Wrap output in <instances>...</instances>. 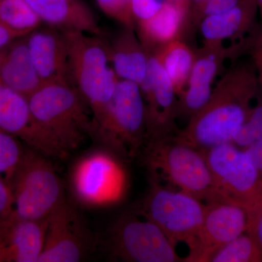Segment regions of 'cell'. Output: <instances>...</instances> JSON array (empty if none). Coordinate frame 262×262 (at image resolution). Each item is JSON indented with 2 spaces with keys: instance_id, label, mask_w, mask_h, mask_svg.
Masks as SVG:
<instances>
[{
  "instance_id": "16",
  "label": "cell",
  "mask_w": 262,
  "mask_h": 262,
  "mask_svg": "<svg viewBox=\"0 0 262 262\" xmlns=\"http://www.w3.org/2000/svg\"><path fill=\"white\" fill-rule=\"evenodd\" d=\"M29 57L42 84L70 82L67 41L55 28L35 29L26 36Z\"/></svg>"
},
{
  "instance_id": "6",
  "label": "cell",
  "mask_w": 262,
  "mask_h": 262,
  "mask_svg": "<svg viewBox=\"0 0 262 262\" xmlns=\"http://www.w3.org/2000/svg\"><path fill=\"white\" fill-rule=\"evenodd\" d=\"M146 166L152 178L160 177L202 202L218 196L202 151L170 137L146 144L143 149Z\"/></svg>"
},
{
  "instance_id": "11",
  "label": "cell",
  "mask_w": 262,
  "mask_h": 262,
  "mask_svg": "<svg viewBox=\"0 0 262 262\" xmlns=\"http://www.w3.org/2000/svg\"><path fill=\"white\" fill-rule=\"evenodd\" d=\"M205 205L203 224L183 261L210 262L220 248L248 230L249 215L243 207L220 196Z\"/></svg>"
},
{
  "instance_id": "9",
  "label": "cell",
  "mask_w": 262,
  "mask_h": 262,
  "mask_svg": "<svg viewBox=\"0 0 262 262\" xmlns=\"http://www.w3.org/2000/svg\"><path fill=\"white\" fill-rule=\"evenodd\" d=\"M206 205L182 191L165 189L155 180L141 206L140 214L163 230L174 245H189L199 232Z\"/></svg>"
},
{
  "instance_id": "17",
  "label": "cell",
  "mask_w": 262,
  "mask_h": 262,
  "mask_svg": "<svg viewBox=\"0 0 262 262\" xmlns=\"http://www.w3.org/2000/svg\"><path fill=\"white\" fill-rule=\"evenodd\" d=\"M48 220H24L12 214L0 222V262H38Z\"/></svg>"
},
{
  "instance_id": "35",
  "label": "cell",
  "mask_w": 262,
  "mask_h": 262,
  "mask_svg": "<svg viewBox=\"0 0 262 262\" xmlns=\"http://www.w3.org/2000/svg\"><path fill=\"white\" fill-rule=\"evenodd\" d=\"M247 232L254 234L262 248V212L258 215L257 219L255 221L251 228L250 229V230L247 231Z\"/></svg>"
},
{
  "instance_id": "25",
  "label": "cell",
  "mask_w": 262,
  "mask_h": 262,
  "mask_svg": "<svg viewBox=\"0 0 262 262\" xmlns=\"http://www.w3.org/2000/svg\"><path fill=\"white\" fill-rule=\"evenodd\" d=\"M0 20L27 34L39 28L42 22L26 0H0Z\"/></svg>"
},
{
  "instance_id": "15",
  "label": "cell",
  "mask_w": 262,
  "mask_h": 262,
  "mask_svg": "<svg viewBox=\"0 0 262 262\" xmlns=\"http://www.w3.org/2000/svg\"><path fill=\"white\" fill-rule=\"evenodd\" d=\"M0 128L48 158L61 159L56 146L33 115L29 98L1 84Z\"/></svg>"
},
{
  "instance_id": "37",
  "label": "cell",
  "mask_w": 262,
  "mask_h": 262,
  "mask_svg": "<svg viewBox=\"0 0 262 262\" xmlns=\"http://www.w3.org/2000/svg\"><path fill=\"white\" fill-rule=\"evenodd\" d=\"M257 3L258 9L260 10V12H261V14L262 16V0H257Z\"/></svg>"
},
{
  "instance_id": "31",
  "label": "cell",
  "mask_w": 262,
  "mask_h": 262,
  "mask_svg": "<svg viewBox=\"0 0 262 262\" xmlns=\"http://www.w3.org/2000/svg\"><path fill=\"white\" fill-rule=\"evenodd\" d=\"M13 190L3 177H0V222L9 218L13 213Z\"/></svg>"
},
{
  "instance_id": "26",
  "label": "cell",
  "mask_w": 262,
  "mask_h": 262,
  "mask_svg": "<svg viewBox=\"0 0 262 262\" xmlns=\"http://www.w3.org/2000/svg\"><path fill=\"white\" fill-rule=\"evenodd\" d=\"M24 150L18 139L0 128V177L9 184Z\"/></svg>"
},
{
  "instance_id": "27",
  "label": "cell",
  "mask_w": 262,
  "mask_h": 262,
  "mask_svg": "<svg viewBox=\"0 0 262 262\" xmlns=\"http://www.w3.org/2000/svg\"><path fill=\"white\" fill-rule=\"evenodd\" d=\"M262 141V100L251 107L244 123L234 136L232 143L236 146L244 147Z\"/></svg>"
},
{
  "instance_id": "10",
  "label": "cell",
  "mask_w": 262,
  "mask_h": 262,
  "mask_svg": "<svg viewBox=\"0 0 262 262\" xmlns=\"http://www.w3.org/2000/svg\"><path fill=\"white\" fill-rule=\"evenodd\" d=\"M175 246L152 222L134 215H125L117 221L110 234V252L124 261H183Z\"/></svg>"
},
{
  "instance_id": "5",
  "label": "cell",
  "mask_w": 262,
  "mask_h": 262,
  "mask_svg": "<svg viewBox=\"0 0 262 262\" xmlns=\"http://www.w3.org/2000/svg\"><path fill=\"white\" fill-rule=\"evenodd\" d=\"M94 139L125 161L140 155L145 146V105L139 84L119 80L113 97L94 125Z\"/></svg>"
},
{
  "instance_id": "29",
  "label": "cell",
  "mask_w": 262,
  "mask_h": 262,
  "mask_svg": "<svg viewBox=\"0 0 262 262\" xmlns=\"http://www.w3.org/2000/svg\"><path fill=\"white\" fill-rule=\"evenodd\" d=\"M98 6L106 15L122 24L123 27L135 28V24L124 12L120 0H96Z\"/></svg>"
},
{
  "instance_id": "3",
  "label": "cell",
  "mask_w": 262,
  "mask_h": 262,
  "mask_svg": "<svg viewBox=\"0 0 262 262\" xmlns=\"http://www.w3.org/2000/svg\"><path fill=\"white\" fill-rule=\"evenodd\" d=\"M124 162L99 144L79 155L68 173L69 190L74 203L86 209L98 210L121 201L128 186Z\"/></svg>"
},
{
  "instance_id": "2",
  "label": "cell",
  "mask_w": 262,
  "mask_h": 262,
  "mask_svg": "<svg viewBox=\"0 0 262 262\" xmlns=\"http://www.w3.org/2000/svg\"><path fill=\"white\" fill-rule=\"evenodd\" d=\"M33 115L65 159L89 138L94 139L91 110L68 82L42 84L29 96Z\"/></svg>"
},
{
  "instance_id": "23",
  "label": "cell",
  "mask_w": 262,
  "mask_h": 262,
  "mask_svg": "<svg viewBox=\"0 0 262 262\" xmlns=\"http://www.w3.org/2000/svg\"><path fill=\"white\" fill-rule=\"evenodd\" d=\"M151 55L168 74L179 98L187 85L195 52L179 39L158 48Z\"/></svg>"
},
{
  "instance_id": "28",
  "label": "cell",
  "mask_w": 262,
  "mask_h": 262,
  "mask_svg": "<svg viewBox=\"0 0 262 262\" xmlns=\"http://www.w3.org/2000/svg\"><path fill=\"white\" fill-rule=\"evenodd\" d=\"M238 2L239 0H191L189 22L200 25L203 19L227 11Z\"/></svg>"
},
{
  "instance_id": "14",
  "label": "cell",
  "mask_w": 262,
  "mask_h": 262,
  "mask_svg": "<svg viewBox=\"0 0 262 262\" xmlns=\"http://www.w3.org/2000/svg\"><path fill=\"white\" fill-rule=\"evenodd\" d=\"M236 46L225 47L222 42H204L195 51V58L184 92L178 98L177 117L190 118L208 102L213 82L225 60L234 53Z\"/></svg>"
},
{
  "instance_id": "12",
  "label": "cell",
  "mask_w": 262,
  "mask_h": 262,
  "mask_svg": "<svg viewBox=\"0 0 262 262\" xmlns=\"http://www.w3.org/2000/svg\"><path fill=\"white\" fill-rule=\"evenodd\" d=\"M92 234L75 203L66 201L48 218L38 262H77L92 249Z\"/></svg>"
},
{
  "instance_id": "34",
  "label": "cell",
  "mask_w": 262,
  "mask_h": 262,
  "mask_svg": "<svg viewBox=\"0 0 262 262\" xmlns=\"http://www.w3.org/2000/svg\"><path fill=\"white\" fill-rule=\"evenodd\" d=\"M252 57L255 67L257 70L258 82L262 88V34L255 43Z\"/></svg>"
},
{
  "instance_id": "18",
  "label": "cell",
  "mask_w": 262,
  "mask_h": 262,
  "mask_svg": "<svg viewBox=\"0 0 262 262\" xmlns=\"http://www.w3.org/2000/svg\"><path fill=\"white\" fill-rule=\"evenodd\" d=\"M42 22L61 32L76 31L102 37L91 10L80 0H26Z\"/></svg>"
},
{
  "instance_id": "33",
  "label": "cell",
  "mask_w": 262,
  "mask_h": 262,
  "mask_svg": "<svg viewBox=\"0 0 262 262\" xmlns=\"http://www.w3.org/2000/svg\"><path fill=\"white\" fill-rule=\"evenodd\" d=\"M245 151L257 169L262 181V141H258L248 146Z\"/></svg>"
},
{
  "instance_id": "8",
  "label": "cell",
  "mask_w": 262,
  "mask_h": 262,
  "mask_svg": "<svg viewBox=\"0 0 262 262\" xmlns=\"http://www.w3.org/2000/svg\"><path fill=\"white\" fill-rule=\"evenodd\" d=\"M202 152L217 195L239 205L249 215L248 230L262 212V181L246 151L228 142Z\"/></svg>"
},
{
  "instance_id": "19",
  "label": "cell",
  "mask_w": 262,
  "mask_h": 262,
  "mask_svg": "<svg viewBox=\"0 0 262 262\" xmlns=\"http://www.w3.org/2000/svg\"><path fill=\"white\" fill-rule=\"evenodd\" d=\"M110 63L120 80L140 85L145 78L149 55L143 47L134 28L123 27L108 39L103 36Z\"/></svg>"
},
{
  "instance_id": "22",
  "label": "cell",
  "mask_w": 262,
  "mask_h": 262,
  "mask_svg": "<svg viewBox=\"0 0 262 262\" xmlns=\"http://www.w3.org/2000/svg\"><path fill=\"white\" fill-rule=\"evenodd\" d=\"M258 10L257 0H239L227 11L203 19L200 26L204 42L223 43L239 37L252 25Z\"/></svg>"
},
{
  "instance_id": "36",
  "label": "cell",
  "mask_w": 262,
  "mask_h": 262,
  "mask_svg": "<svg viewBox=\"0 0 262 262\" xmlns=\"http://www.w3.org/2000/svg\"><path fill=\"white\" fill-rule=\"evenodd\" d=\"M176 4L178 5L179 8H181L184 12L189 15V11H190V5L191 0H173Z\"/></svg>"
},
{
  "instance_id": "30",
  "label": "cell",
  "mask_w": 262,
  "mask_h": 262,
  "mask_svg": "<svg viewBox=\"0 0 262 262\" xmlns=\"http://www.w3.org/2000/svg\"><path fill=\"white\" fill-rule=\"evenodd\" d=\"M165 0H131V8L136 23L150 18L161 8Z\"/></svg>"
},
{
  "instance_id": "13",
  "label": "cell",
  "mask_w": 262,
  "mask_h": 262,
  "mask_svg": "<svg viewBox=\"0 0 262 262\" xmlns=\"http://www.w3.org/2000/svg\"><path fill=\"white\" fill-rule=\"evenodd\" d=\"M145 105L146 144L175 136L178 96L159 61L150 54L145 78L140 85Z\"/></svg>"
},
{
  "instance_id": "32",
  "label": "cell",
  "mask_w": 262,
  "mask_h": 262,
  "mask_svg": "<svg viewBox=\"0 0 262 262\" xmlns=\"http://www.w3.org/2000/svg\"><path fill=\"white\" fill-rule=\"evenodd\" d=\"M27 35L28 34L10 28L0 20V49L6 47L19 38L26 37Z\"/></svg>"
},
{
  "instance_id": "4",
  "label": "cell",
  "mask_w": 262,
  "mask_h": 262,
  "mask_svg": "<svg viewBox=\"0 0 262 262\" xmlns=\"http://www.w3.org/2000/svg\"><path fill=\"white\" fill-rule=\"evenodd\" d=\"M62 32L68 48L70 83L89 106L95 125L120 79L110 63L103 36L76 31Z\"/></svg>"
},
{
  "instance_id": "7",
  "label": "cell",
  "mask_w": 262,
  "mask_h": 262,
  "mask_svg": "<svg viewBox=\"0 0 262 262\" xmlns=\"http://www.w3.org/2000/svg\"><path fill=\"white\" fill-rule=\"evenodd\" d=\"M48 158L32 148L24 150L10 183L15 216L48 220L67 200L63 182Z\"/></svg>"
},
{
  "instance_id": "20",
  "label": "cell",
  "mask_w": 262,
  "mask_h": 262,
  "mask_svg": "<svg viewBox=\"0 0 262 262\" xmlns=\"http://www.w3.org/2000/svg\"><path fill=\"white\" fill-rule=\"evenodd\" d=\"M189 23V15L173 0H165L154 15L136 22L137 35L148 54L168 43L180 39L183 29Z\"/></svg>"
},
{
  "instance_id": "1",
  "label": "cell",
  "mask_w": 262,
  "mask_h": 262,
  "mask_svg": "<svg viewBox=\"0 0 262 262\" xmlns=\"http://www.w3.org/2000/svg\"><path fill=\"white\" fill-rule=\"evenodd\" d=\"M258 84L254 68L231 69L215 84L206 104L173 137L201 151L232 142L251 110Z\"/></svg>"
},
{
  "instance_id": "24",
  "label": "cell",
  "mask_w": 262,
  "mask_h": 262,
  "mask_svg": "<svg viewBox=\"0 0 262 262\" xmlns=\"http://www.w3.org/2000/svg\"><path fill=\"white\" fill-rule=\"evenodd\" d=\"M210 262H262V248L254 234L246 231L220 248Z\"/></svg>"
},
{
  "instance_id": "21",
  "label": "cell",
  "mask_w": 262,
  "mask_h": 262,
  "mask_svg": "<svg viewBox=\"0 0 262 262\" xmlns=\"http://www.w3.org/2000/svg\"><path fill=\"white\" fill-rule=\"evenodd\" d=\"M0 84L27 98L42 85L31 61L26 37L0 49Z\"/></svg>"
}]
</instances>
